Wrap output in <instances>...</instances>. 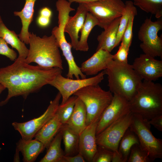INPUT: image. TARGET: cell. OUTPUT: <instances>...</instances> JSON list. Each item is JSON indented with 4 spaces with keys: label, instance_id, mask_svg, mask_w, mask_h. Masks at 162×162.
<instances>
[{
    "label": "cell",
    "instance_id": "obj_4",
    "mask_svg": "<svg viewBox=\"0 0 162 162\" xmlns=\"http://www.w3.org/2000/svg\"><path fill=\"white\" fill-rule=\"evenodd\" d=\"M130 111L148 121L162 114V86L143 80L129 101Z\"/></svg>",
    "mask_w": 162,
    "mask_h": 162
},
{
    "label": "cell",
    "instance_id": "obj_18",
    "mask_svg": "<svg viewBox=\"0 0 162 162\" xmlns=\"http://www.w3.org/2000/svg\"><path fill=\"white\" fill-rule=\"evenodd\" d=\"M45 148L42 143L35 139L28 140L20 139L16 143L15 157L18 158V153L20 152L23 162H33Z\"/></svg>",
    "mask_w": 162,
    "mask_h": 162
},
{
    "label": "cell",
    "instance_id": "obj_9",
    "mask_svg": "<svg viewBox=\"0 0 162 162\" xmlns=\"http://www.w3.org/2000/svg\"><path fill=\"white\" fill-rule=\"evenodd\" d=\"M133 113L131 112L114 122L96 135L97 145L105 147L118 153L119 143L131 123Z\"/></svg>",
    "mask_w": 162,
    "mask_h": 162
},
{
    "label": "cell",
    "instance_id": "obj_33",
    "mask_svg": "<svg viewBox=\"0 0 162 162\" xmlns=\"http://www.w3.org/2000/svg\"><path fill=\"white\" fill-rule=\"evenodd\" d=\"M134 18V16H132L130 17L128 26L123 33L121 41V43L128 51L132 40L133 27Z\"/></svg>",
    "mask_w": 162,
    "mask_h": 162
},
{
    "label": "cell",
    "instance_id": "obj_40",
    "mask_svg": "<svg viewBox=\"0 0 162 162\" xmlns=\"http://www.w3.org/2000/svg\"><path fill=\"white\" fill-rule=\"evenodd\" d=\"M100 0H68V1L71 4L74 2L79 3H85L96 2Z\"/></svg>",
    "mask_w": 162,
    "mask_h": 162
},
{
    "label": "cell",
    "instance_id": "obj_3",
    "mask_svg": "<svg viewBox=\"0 0 162 162\" xmlns=\"http://www.w3.org/2000/svg\"><path fill=\"white\" fill-rule=\"evenodd\" d=\"M29 48L25 62H32L45 68H58L63 69L59 47L54 35L41 38L29 32Z\"/></svg>",
    "mask_w": 162,
    "mask_h": 162
},
{
    "label": "cell",
    "instance_id": "obj_21",
    "mask_svg": "<svg viewBox=\"0 0 162 162\" xmlns=\"http://www.w3.org/2000/svg\"><path fill=\"white\" fill-rule=\"evenodd\" d=\"M36 0H26L24 7L20 11H14V15L20 19L22 27L20 33L18 35L20 39L25 44H28L29 32L28 28L33 21L34 6Z\"/></svg>",
    "mask_w": 162,
    "mask_h": 162
},
{
    "label": "cell",
    "instance_id": "obj_34",
    "mask_svg": "<svg viewBox=\"0 0 162 162\" xmlns=\"http://www.w3.org/2000/svg\"><path fill=\"white\" fill-rule=\"evenodd\" d=\"M0 55L6 56L12 61L17 58V54L13 49L10 48L8 44L2 38L0 37Z\"/></svg>",
    "mask_w": 162,
    "mask_h": 162
},
{
    "label": "cell",
    "instance_id": "obj_27",
    "mask_svg": "<svg viewBox=\"0 0 162 162\" xmlns=\"http://www.w3.org/2000/svg\"><path fill=\"white\" fill-rule=\"evenodd\" d=\"M135 144H139L138 138L136 135L129 128L121 139L118 146L117 153L122 162H127L131 148Z\"/></svg>",
    "mask_w": 162,
    "mask_h": 162
},
{
    "label": "cell",
    "instance_id": "obj_10",
    "mask_svg": "<svg viewBox=\"0 0 162 162\" xmlns=\"http://www.w3.org/2000/svg\"><path fill=\"white\" fill-rule=\"evenodd\" d=\"M105 74V71L104 70L91 77L73 79L64 77L60 74L56 76L49 84L58 91L62 98L61 104H63L81 88L88 86L98 85L103 80Z\"/></svg>",
    "mask_w": 162,
    "mask_h": 162
},
{
    "label": "cell",
    "instance_id": "obj_6",
    "mask_svg": "<svg viewBox=\"0 0 162 162\" xmlns=\"http://www.w3.org/2000/svg\"><path fill=\"white\" fill-rule=\"evenodd\" d=\"M151 127L148 120L140 115L133 113L129 128L136 135L140 146L147 153L152 162L162 158V140L153 135Z\"/></svg>",
    "mask_w": 162,
    "mask_h": 162
},
{
    "label": "cell",
    "instance_id": "obj_19",
    "mask_svg": "<svg viewBox=\"0 0 162 162\" xmlns=\"http://www.w3.org/2000/svg\"><path fill=\"white\" fill-rule=\"evenodd\" d=\"M120 17L111 22L98 35L97 39L98 43L96 51L102 49L110 52L116 47V38Z\"/></svg>",
    "mask_w": 162,
    "mask_h": 162
},
{
    "label": "cell",
    "instance_id": "obj_41",
    "mask_svg": "<svg viewBox=\"0 0 162 162\" xmlns=\"http://www.w3.org/2000/svg\"><path fill=\"white\" fill-rule=\"evenodd\" d=\"M5 88L4 86L0 84V95Z\"/></svg>",
    "mask_w": 162,
    "mask_h": 162
},
{
    "label": "cell",
    "instance_id": "obj_28",
    "mask_svg": "<svg viewBox=\"0 0 162 162\" xmlns=\"http://www.w3.org/2000/svg\"><path fill=\"white\" fill-rule=\"evenodd\" d=\"M124 11L120 17V21L117 34L116 46L121 42L123 33L128 23L130 17L137 14V9L130 0L127 1L125 3Z\"/></svg>",
    "mask_w": 162,
    "mask_h": 162
},
{
    "label": "cell",
    "instance_id": "obj_11",
    "mask_svg": "<svg viewBox=\"0 0 162 162\" xmlns=\"http://www.w3.org/2000/svg\"><path fill=\"white\" fill-rule=\"evenodd\" d=\"M61 98L58 92L46 111L39 117L25 122L12 123V125L19 132L22 139L28 140L34 137L37 132L55 115Z\"/></svg>",
    "mask_w": 162,
    "mask_h": 162
},
{
    "label": "cell",
    "instance_id": "obj_35",
    "mask_svg": "<svg viewBox=\"0 0 162 162\" xmlns=\"http://www.w3.org/2000/svg\"><path fill=\"white\" fill-rule=\"evenodd\" d=\"M129 51L122 43L117 52L113 55V59L123 63H127Z\"/></svg>",
    "mask_w": 162,
    "mask_h": 162
},
{
    "label": "cell",
    "instance_id": "obj_7",
    "mask_svg": "<svg viewBox=\"0 0 162 162\" xmlns=\"http://www.w3.org/2000/svg\"><path fill=\"white\" fill-rule=\"evenodd\" d=\"M162 29V20L153 21L147 18L140 28L138 38L141 43L140 46L144 53L153 57H162V38L158 33Z\"/></svg>",
    "mask_w": 162,
    "mask_h": 162
},
{
    "label": "cell",
    "instance_id": "obj_12",
    "mask_svg": "<svg viewBox=\"0 0 162 162\" xmlns=\"http://www.w3.org/2000/svg\"><path fill=\"white\" fill-rule=\"evenodd\" d=\"M130 112L129 101L120 95L113 94L111 103L105 109L98 122L96 135Z\"/></svg>",
    "mask_w": 162,
    "mask_h": 162
},
{
    "label": "cell",
    "instance_id": "obj_29",
    "mask_svg": "<svg viewBox=\"0 0 162 162\" xmlns=\"http://www.w3.org/2000/svg\"><path fill=\"white\" fill-rule=\"evenodd\" d=\"M135 6L159 19L162 16V0H133Z\"/></svg>",
    "mask_w": 162,
    "mask_h": 162
},
{
    "label": "cell",
    "instance_id": "obj_17",
    "mask_svg": "<svg viewBox=\"0 0 162 162\" xmlns=\"http://www.w3.org/2000/svg\"><path fill=\"white\" fill-rule=\"evenodd\" d=\"M88 12L83 4L79 3L75 14L73 16H69L65 24L64 32L69 34L71 44L75 49L79 40V33L84 25Z\"/></svg>",
    "mask_w": 162,
    "mask_h": 162
},
{
    "label": "cell",
    "instance_id": "obj_42",
    "mask_svg": "<svg viewBox=\"0 0 162 162\" xmlns=\"http://www.w3.org/2000/svg\"><path fill=\"white\" fill-rule=\"evenodd\" d=\"M1 149H2L0 147V151L1 150Z\"/></svg>",
    "mask_w": 162,
    "mask_h": 162
},
{
    "label": "cell",
    "instance_id": "obj_5",
    "mask_svg": "<svg viewBox=\"0 0 162 162\" xmlns=\"http://www.w3.org/2000/svg\"><path fill=\"white\" fill-rule=\"evenodd\" d=\"M73 95L79 98L86 106L87 126L98 121L113 97L112 93L110 91L103 89L98 85L85 87Z\"/></svg>",
    "mask_w": 162,
    "mask_h": 162
},
{
    "label": "cell",
    "instance_id": "obj_23",
    "mask_svg": "<svg viewBox=\"0 0 162 162\" xmlns=\"http://www.w3.org/2000/svg\"><path fill=\"white\" fill-rule=\"evenodd\" d=\"M0 37L17 50L19 53L18 57L23 59L26 58L28 52V49L14 31L10 30L7 27L0 16Z\"/></svg>",
    "mask_w": 162,
    "mask_h": 162
},
{
    "label": "cell",
    "instance_id": "obj_2",
    "mask_svg": "<svg viewBox=\"0 0 162 162\" xmlns=\"http://www.w3.org/2000/svg\"><path fill=\"white\" fill-rule=\"evenodd\" d=\"M105 70L109 91L130 101L142 80L132 65L112 59Z\"/></svg>",
    "mask_w": 162,
    "mask_h": 162
},
{
    "label": "cell",
    "instance_id": "obj_39",
    "mask_svg": "<svg viewBox=\"0 0 162 162\" xmlns=\"http://www.w3.org/2000/svg\"><path fill=\"white\" fill-rule=\"evenodd\" d=\"M52 14L51 9L47 7L42 8L39 11V15L48 18H51Z\"/></svg>",
    "mask_w": 162,
    "mask_h": 162
},
{
    "label": "cell",
    "instance_id": "obj_36",
    "mask_svg": "<svg viewBox=\"0 0 162 162\" xmlns=\"http://www.w3.org/2000/svg\"><path fill=\"white\" fill-rule=\"evenodd\" d=\"M148 122L151 125H152L158 130L162 132V114L155 116Z\"/></svg>",
    "mask_w": 162,
    "mask_h": 162
},
{
    "label": "cell",
    "instance_id": "obj_31",
    "mask_svg": "<svg viewBox=\"0 0 162 162\" xmlns=\"http://www.w3.org/2000/svg\"><path fill=\"white\" fill-rule=\"evenodd\" d=\"M127 162H152L147 153L143 150L139 144H135L132 147Z\"/></svg>",
    "mask_w": 162,
    "mask_h": 162
},
{
    "label": "cell",
    "instance_id": "obj_24",
    "mask_svg": "<svg viewBox=\"0 0 162 162\" xmlns=\"http://www.w3.org/2000/svg\"><path fill=\"white\" fill-rule=\"evenodd\" d=\"M62 133L61 128L53 139L46 153L40 162H63L64 152L61 147Z\"/></svg>",
    "mask_w": 162,
    "mask_h": 162
},
{
    "label": "cell",
    "instance_id": "obj_14",
    "mask_svg": "<svg viewBox=\"0 0 162 162\" xmlns=\"http://www.w3.org/2000/svg\"><path fill=\"white\" fill-rule=\"evenodd\" d=\"M132 65L142 80L153 81L162 76V61L148 55L140 54Z\"/></svg>",
    "mask_w": 162,
    "mask_h": 162
},
{
    "label": "cell",
    "instance_id": "obj_13",
    "mask_svg": "<svg viewBox=\"0 0 162 162\" xmlns=\"http://www.w3.org/2000/svg\"><path fill=\"white\" fill-rule=\"evenodd\" d=\"M64 21L58 22V26L54 27L52 29V34L55 36L58 43L59 48L62 50L63 55L65 57L68 65V70L66 75L67 78L73 79L74 76L76 79L86 78V75L81 71L76 63L73 55L71 48L72 45L68 42L64 35V28L66 24Z\"/></svg>",
    "mask_w": 162,
    "mask_h": 162
},
{
    "label": "cell",
    "instance_id": "obj_25",
    "mask_svg": "<svg viewBox=\"0 0 162 162\" xmlns=\"http://www.w3.org/2000/svg\"><path fill=\"white\" fill-rule=\"evenodd\" d=\"M99 22L97 19L91 13L87 14L84 25L80 32L81 35L77 45L75 49L77 51L87 52L89 49L88 39L92 29L96 26H98Z\"/></svg>",
    "mask_w": 162,
    "mask_h": 162
},
{
    "label": "cell",
    "instance_id": "obj_16",
    "mask_svg": "<svg viewBox=\"0 0 162 162\" xmlns=\"http://www.w3.org/2000/svg\"><path fill=\"white\" fill-rule=\"evenodd\" d=\"M113 56L110 52L100 49L81 64V70L86 76L97 75L99 72L106 70L109 63L113 59Z\"/></svg>",
    "mask_w": 162,
    "mask_h": 162
},
{
    "label": "cell",
    "instance_id": "obj_15",
    "mask_svg": "<svg viewBox=\"0 0 162 162\" xmlns=\"http://www.w3.org/2000/svg\"><path fill=\"white\" fill-rule=\"evenodd\" d=\"M98 122H95L87 126L79 135L78 153L88 162L92 161L97 151L96 132Z\"/></svg>",
    "mask_w": 162,
    "mask_h": 162
},
{
    "label": "cell",
    "instance_id": "obj_32",
    "mask_svg": "<svg viewBox=\"0 0 162 162\" xmlns=\"http://www.w3.org/2000/svg\"><path fill=\"white\" fill-rule=\"evenodd\" d=\"M114 152L112 150L105 147L98 145L97 152L92 162H111Z\"/></svg>",
    "mask_w": 162,
    "mask_h": 162
},
{
    "label": "cell",
    "instance_id": "obj_30",
    "mask_svg": "<svg viewBox=\"0 0 162 162\" xmlns=\"http://www.w3.org/2000/svg\"><path fill=\"white\" fill-rule=\"evenodd\" d=\"M77 97L73 95L70 97L64 103L59 104L56 114L62 124L67 123L72 113Z\"/></svg>",
    "mask_w": 162,
    "mask_h": 162
},
{
    "label": "cell",
    "instance_id": "obj_22",
    "mask_svg": "<svg viewBox=\"0 0 162 162\" xmlns=\"http://www.w3.org/2000/svg\"><path fill=\"white\" fill-rule=\"evenodd\" d=\"M62 125L55 114L37 132L34 137L42 143L47 149Z\"/></svg>",
    "mask_w": 162,
    "mask_h": 162
},
{
    "label": "cell",
    "instance_id": "obj_1",
    "mask_svg": "<svg viewBox=\"0 0 162 162\" xmlns=\"http://www.w3.org/2000/svg\"><path fill=\"white\" fill-rule=\"evenodd\" d=\"M62 69L47 68L26 63L25 59L18 57L11 65L0 68V84L8 91L0 106L6 104L12 98L19 96L26 99L31 93L37 92L62 74Z\"/></svg>",
    "mask_w": 162,
    "mask_h": 162
},
{
    "label": "cell",
    "instance_id": "obj_26",
    "mask_svg": "<svg viewBox=\"0 0 162 162\" xmlns=\"http://www.w3.org/2000/svg\"><path fill=\"white\" fill-rule=\"evenodd\" d=\"M61 130L64 147V155L72 156L78 153L79 135L70 130L66 124L62 125Z\"/></svg>",
    "mask_w": 162,
    "mask_h": 162
},
{
    "label": "cell",
    "instance_id": "obj_38",
    "mask_svg": "<svg viewBox=\"0 0 162 162\" xmlns=\"http://www.w3.org/2000/svg\"><path fill=\"white\" fill-rule=\"evenodd\" d=\"M36 22L39 26L42 28L46 27L50 23V18L39 15L37 18Z\"/></svg>",
    "mask_w": 162,
    "mask_h": 162
},
{
    "label": "cell",
    "instance_id": "obj_37",
    "mask_svg": "<svg viewBox=\"0 0 162 162\" xmlns=\"http://www.w3.org/2000/svg\"><path fill=\"white\" fill-rule=\"evenodd\" d=\"M86 160L82 155L78 153L72 156H66L65 155L63 158V162H85Z\"/></svg>",
    "mask_w": 162,
    "mask_h": 162
},
{
    "label": "cell",
    "instance_id": "obj_20",
    "mask_svg": "<svg viewBox=\"0 0 162 162\" xmlns=\"http://www.w3.org/2000/svg\"><path fill=\"white\" fill-rule=\"evenodd\" d=\"M87 117L86 106L77 97L72 114L66 124L70 130L79 135L87 126Z\"/></svg>",
    "mask_w": 162,
    "mask_h": 162
},
{
    "label": "cell",
    "instance_id": "obj_8",
    "mask_svg": "<svg viewBox=\"0 0 162 162\" xmlns=\"http://www.w3.org/2000/svg\"><path fill=\"white\" fill-rule=\"evenodd\" d=\"M83 4L88 12L97 19L98 26L104 29L114 20L121 16L125 6L122 0H100Z\"/></svg>",
    "mask_w": 162,
    "mask_h": 162
}]
</instances>
